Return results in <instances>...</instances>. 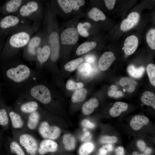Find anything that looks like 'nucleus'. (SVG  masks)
<instances>
[{"label":"nucleus","instance_id":"c9c22d12","mask_svg":"<svg viewBox=\"0 0 155 155\" xmlns=\"http://www.w3.org/2000/svg\"><path fill=\"white\" fill-rule=\"evenodd\" d=\"M146 70L151 84L155 86V66L153 64H149L147 66Z\"/></svg>","mask_w":155,"mask_h":155},{"label":"nucleus","instance_id":"5fc2aeb1","mask_svg":"<svg viewBox=\"0 0 155 155\" xmlns=\"http://www.w3.org/2000/svg\"><path fill=\"white\" fill-rule=\"evenodd\" d=\"M111 88L113 90H115L117 89V87L115 85H112L111 86Z\"/></svg>","mask_w":155,"mask_h":155},{"label":"nucleus","instance_id":"09e8293b","mask_svg":"<svg viewBox=\"0 0 155 155\" xmlns=\"http://www.w3.org/2000/svg\"><path fill=\"white\" fill-rule=\"evenodd\" d=\"M115 152L116 155H124L123 148L121 146L118 147L115 149Z\"/></svg>","mask_w":155,"mask_h":155},{"label":"nucleus","instance_id":"473e14b6","mask_svg":"<svg viewBox=\"0 0 155 155\" xmlns=\"http://www.w3.org/2000/svg\"><path fill=\"white\" fill-rule=\"evenodd\" d=\"M84 59L82 58H79L69 61L64 66L65 69L69 71L74 70L83 62Z\"/></svg>","mask_w":155,"mask_h":155},{"label":"nucleus","instance_id":"9d476101","mask_svg":"<svg viewBox=\"0 0 155 155\" xmlns=\"http://www.w3.org/2000/svg\"><path fill=\"white\" fill-rule=\"evenodd\" d=\"M49 32L48 42L51 49V59L53 62L59 58V36L55 31Z\"/></svg>","mask_w":155,"mask_h":155},{"label":"nucleus","instance_id":"5701e85b","mask_svg":"<svg viewBox=\"0 0 155 155\" xmlns=\"http://www.w3.org/2000/svg\"><path fill=\"white\" fill-rule=\"evenodd\" d=\"M98 105V100L95 98H92L83 104L82 108V112L85 115H89L93 112Z\"/></svg>","mask_w":155,"mask_h":155},{"label":"nucleus","instance_id":"2eb2a0df","mask_svg":"<svg viewBox=\"0 0 155 155\" xmlns=\"http://www.w3.org/2000/svg\"><path fill=\"white\" fill-rule=\"evenodd\" d=\"M140 17L139 14L137 12L130 13L127 18L124 19L121 22L120 25L121 30L126 31L133 28L138 23Z\"/></svg>","mask_w":155,"mask_h":155},{"label":"nucleus","instance_id":"49530a36","mask_svg":"<svg viewBox=\"0 0 155 155\" xmlns=\"http://www.w3.org/2000/svg\"><path fill=\"white\" fill-rule=\"evenodd\" d=\"M85 60L87 62L89 63H94L96 60V57L92 55H86L85 57Z\"/></svg>","mask_w":155,"mask_h":155},{"label":"nucleus","instance_id":"79ce46f5","mask_svg":"<svg viewBox=\"0 0 155 155\" xmlns=\"http://www.w3.org/2000/svg\"><path fill=\"white\" fill-rule=\"evenodd\" d=\"M108 94L110 97L115 98H119L123 96V93L121 91H116L113 90L108 91Z\"/></svg>","mask_w":155,"mask_h":155},{"label":"nucleus","instance_id":"f03ea898","mask_svg":"<svg viewBox=\"0 0 155 155\" xmlns=\"http://www.w3.org/2000/svg\"><path fill=\"white\" fill-rule=\"evenodd\" d=\"M12 131L13 137L19 143L27 155H38L39 142L32 132L27 130Z\"/></svg>","mask_w":155,"mask_h":155},{"label":"nucleus","instance_id":"13d9d810","mask_svg":"<svg viewBox=\"0 0 155 155\" xmlns=\"http://www.w3.org/2000/svg\"><path fill=\"white\" fill-rule=\"evenodd\" d=\"M1 133H0V141H1Z\"/></svg>","mask_w":155,"mask_h":155},{"label":"nucleus","instance_id":"a878e982","mask_svg":"<svg viewBox=\"0 0 155 155\" xmlns=\"http://www.w3.org/2000/svg\"><path fill=\"white\" fill-rule=\"evenodd\" d=\"M96 46V43L94 41L84 42L80 45L76 51V54L80 55L86 53L94 48Z\"/></svg>","mask_w":155,"mask_h":155},{"label":"nucleus","instance_id":"c85d7f7f","mask_svg":"<svg viewBox=\"0 0 155 155\" xmlns=\"http://www.w3.org/2000/svg\"><path fill=\"white\" fill-rule=\"evenodd\" d=\"M129 74L132 77L136 78H140L143 75L145 69L143 66L136 68L134 65H129L127 68Z\"/></svg>","mask_w":155,"mask_h":155},{"label":"nucleus","instance_id":"a211bd4d","mask_svg":"<svg viewBox=\"0 0 155 155\" xmlns=\"http://www.w3.org/2000/svg\"><path fill=\"white\" fill-rule=\"evenodd\" d=\"M138 44V39L136 36L131 35L127 37L124 44L123 49L125 53L127 55L133 54L136 49Z\"/></svg>","mask_w":155,"mask_h":155},{"label":"nucleus","instance_id":"c756f323","mask_svg":"<svg viewBox=\"0 0 155 155\" xmlns=\"http://www.w3.org/2000/svg\"><path fill=\"white\" fill-rule=\"evenodd\" d=\"M63 143L65 148L68 150H72L75 147V139L74 137L70 134H65L63 136Z\"/></svg>","mask_w":155,"mask_h":155},{"label":"nucleus","instance_id":"f704fd0d","mask_svg":"<svg viewBox=\"0 0 155 155\" xmlns=\"http://www.w3.org/2000/svg\"><path fill=\"white\" fill-rule=\"evenodd\" d=\"M146 41L150 48L155 49V29H150L147 33L146 37Z\"/></svg>","mask_w":155,"mask_h":155},{"label":"nucleus","instance_id":"b1692460","mask_svg":"<svg viewBox=\"0 0 155 155\" xmlns=\"http://www.w3.org/2000/svg\"><path fill=\"white\" fill-rule=\"evenodd\" d=\"M141 100L144 104L155 109V95L152 92L146 91L142 94Z\"/></svg>","mask_w":155,"mask_h":155},{"label":"nucleus","instance_id":"6e6d98bb","mask_svg":"<svg viewBox=\"0 0 155 155\" xmlns=\"http://www.w3.org/2000/svg\"><path fill=\"white\" fill-rule=\"evenodd\" d=\"M133 155H146L144 154H139L136 152H135L133 153Z\"/></svg>","mask_w":155,"mask_h":155},{"label":"nucleus","instance_id":"58836bf2","mask_svg":"<svg viewBox=\"0 0 155 155\" xmlns=\"http://www.w3.org/2000/svg\"><path fill=\"white\" fill-rule=\"evenodd\" d=\"M70 5L73 10H78L80 7L84 5L85 1L84 0H69Z\"/></svg>","mask_w":155,"mask_h":155},{"label":"nucleus","instance_id":"72a5a7b5","mask_svg":"<svg viewBox=\"0 0 155 155\" xmlns=\"http://www.w3.org/2000/svg\"><path fill=\"white\" fill-rule=\"evenodd\" d=\"M94 148L93 144L90 142H86L82 144L79 151L80 155H88L93 150Z\"/></svg>","mask_w":155,"mask_h":155},{"label":"nucleus","instance_id":"412c9836","mask_svg":"<svg viewBox=\"0 0 155 155\" xmlns=\"http://www.w3.org/2000/svg\"><path fill=\"white\" fill-rule=\"evenodd\" d=\"M128 107L127 103L123 102H115L109 110L110 115L113 117L119 116L121 113L127 110Z\"/></svg>","mask_w":155,"mask_h":155},{"label":"nucleus","instance_id":"4468645a","mask_svg":"<svg viewBox=\"0 0 155 155\" xmlns=\"http://www.w3.org/2000/svg\"><path fill=\"white\" fill-rule=\"evenodd\" d=\"M40 119V115L37 111L28 115L26 118V129L31 132L36 131Z\"/></svg>","mask_w":155,"mask_h":155},{"label":"nucleus","instance_id":"6e6552de","mask_svg":"<svg viewBox=\"0 0 155 155\" xmlns=\"http://www.w3.org/2000/svg\"><path fill=\"white\" fill-rule=\"evenodd\" d=\"M30 93L33 98L43 104H48L51 100L50 91L44 85H39L33 87L31 90Z\"/></svg>","mask_w":155,"mask_h":155},{"label":"nucleus","instance_id":"f8f14e48","mask_svg":"<svg viewBox=\"0 0 155 155\" xmlns=\"http://www.w3.org/2000/svg\"><path fill=\"white\" fill-rule=\"evenodd\" d=\"M8 114L12 130H26L25 118L20 114L13 111H10Z\"/></svg>","mask_w":155,"mask_h":155},{"label":"nucleus","instance_id":"f257e3e1","mask_svg":"<svg viewBox=\"0 0 155 155\" xmlns=\"http://www.w3.org/2000/svg\"><path fill=\"white\" fill-rule=\"evenodd\" d=\"M40 24V22H33L12 33L4 43L3 53H13L24 48L38 31Z\"/></svg>","mask_w":155,"mask_h":155},{"label":"nucleus","instance_id":"aec40b11","mask_svg":"<svg viewBox=\"0 0 155 155\" xmlns=\"http://www.w3.org/2000/svg\"><path fill=\"white\" fill-rule=\"evenodd\" d=\"M149 120L146 117L141 115H137L131 119L130 123V127L134 130H137L141 128L144 125H147Z\"/></svg>","mask_w":155,"mask_h":155},{"label":"nucleus","instance_id":"39448f33","mask_svg":"<svg viewBox=\"0 0 155 155\" xmlns=\"http://www.w3.org/2000/svg\"><path fill=\"white\" fill-rule=\"evenodd\" d=\"M36 130L43 138L53 140L57 139L61 133L60 129L58 127L50 125L46 121L40 122Z\"/></svg>","mask_w":155,"mask_h":155},{"label":"nucleus","instance_id":"7ed1b4c3","mask_svg":"<svg viewBox=\"0 0 155 155\" xmlns=\"http://www.w3.org/2000/svg\"><path fill=\"white\" fill-rule=\"evenodd\" d=\"M30 24V21L17 15L10 14L0 18V36L10 35L15 31Z\"/></svg>","mask_w":155,"mask_h":155},{"label":"nucleus","instance_id":"dca6fc26","mask_svg":"<svg viewBox=\"0 0 155 155\" xmlns=\"http://www.w3.org/2000/svg\"><path fill=\"white\" fill-rule=\"evenodd\" d=\"M6 146L7 155H27L21 145L13 137L8 140Z\"/></svg>","mask_w":155,"mask_h":155},{"label":"nucleus","instance_id":"ddd939ff","mask_svg":"<svg viewBox=\"0 0 155 155\" xmlns=\"http://www.w3.org/2000/svg\"><path fill=\"white\" fill-rule=\"evenodd\" d=\"M58 144L54 140L44 139L39 143L38 155H44L48 153L56 152Z\"/></svg>","mask_w":155,"mask_h":155},{"label":"nucleus","instance_id":"ea45409f","mask_svg":"<svg viewBox=\"0 0 155 155\" xmlns=\"http://www.w3.org/2000/svg\"><path fill=\"white\" fill-rule=\"evenodd\" d=\"M117 138L115 136H105L102 137L100 139V142L103 144L113 143L117 141Z\"/></svg>","mask_w":155,"mask_h":155},{"label":"nucleus","instance_id":"3c124183","mask_svg":"<svg viewBox=\"0 0 155 155\" xmlns=\"http://www.w3.org/2000/svg\"><path fill=\"white\" fill-rule=\"evenodd\" d=\"M82 26L85 29L87 30L90 28L91 25L89 22H86L82 24Z\"/></svg>","mask_w":155,"mask_h":155},{"label":"nucleus","instance_id":"a19ab883","mask_svg":"<svg viewBox=\"0 0 155 155\" xmlns=\"http://www.w3.org/2000/svg\"><path fill=\"white\" fill-rule=\"evenodd\" d=\"M77 28L78 32L82 36L86 37L89 35L88 32L83 27L82 24L81 23L78 24Z\"/></svg>","mask_w":155,"mask_h":155},{"label":"nucleus","instance_id":"bb28decb","mask_svg":"<svg viewBox=\"0 0 155 155\" xmlns=\"http://www.w3.org/2000/svg\"><path fill=\"white\" fill-rule=\"evenodd\" d=\"M120 85L125 88L128 92L133 91L137 85V82L132 79L127 78H122L119 81Z\"/></svg>","mask_w":155,"mask_h":155},{"label":"nucleus","instance_id":"4c0bfd02","mask_svg":"<svg viewBox=\"0 0 155 155\" xmlns=\"http://www.w3.org/2000/svg\"><path fill=\"white\" fill-rule=\"evenodd\" d=\"M84 85L81 82H75L73 81L68 80L66 84V87L69 90H73L82 88Z\"/></svg>","mask_w":155,"mask_h":155},{"label":"nucleus","instance_id":"6ab92c4d","mask_svg":"<svg viewBox=\"0 0 155 155\" xmlns=\"http://www.w3.org/2000/svg\"><path fill=\"white\" fill-rule=\"evenodd\" d=\"M115 59V57L112 52L107 51L104 53L102 55L99 61V68L102 71L106 70Z\"/></svg>","mask_w":155,"mask_h":155},{"label":"nucleus","instance_id":"37998d69","mask_svg":"<svg viewBox=\"0 0 155 155\" xmlns=\"http://www.w3.org/2000/svg\"><path fill=\"white\" fill-rule=\"evenodd\" d=\"M82 125L86 128L92 129L95 127V125L87 119H84L82 122Z\"/></svg>","mask_w":155,"mask_h":155},{"label":"nucleus","instance_id":"4d7b16f0","mask_svg":"<svg viewBox=\"0 0 155 155\" xmlns=\"http://www.w3.org/2000/svg\"><path fill=\"white\" fill-rule=\"evenodd\" d=\"M83 130L84 131V132H86V131H87V129L86 128H84L83 129Z\"/></svg>","mask_w":155,"mask_h":155},{"label":"nucleus","instance_id":"e433bc0d","mask_svg":"<svg viewBox=\"0 0 155 155\" xmlns=\"http://www.w3.org/2000/svg\"><path fill=\"white\" fill-rule=\"evenodd\" d=\"M57 2L63 11L65 13H70L72 8L68 0H57Z\"/></svg>","mask_w":155,"mask_h":155},{"label":"nucleus","instance_id":"0eeeda50","mask_svg":"<svg viewBox=\"0 0 155 155\" xmlns=\"http://www.w3.org/2000/svg\"><path fill=\"white\" fill-rule=\"evenodd\" d=\"M43 35L41 32H36L31 38L24 47L26 55L30 58L36 57L38 49L43 42Z\"/></svg>","mask_w":155,"mask_h":155},{"label":"nucleus","instance_id":"de8ad7c7","mask_svg":"<svg viewBox=\"0 0 155 155\" xmlns=\"http://www.w3.org/2000/svg\"><path fill=\"white\" fill-rule=\"evenodd\" d=\"M137 146L139 149L142 151L144 150L146 148V144L143 141L140 140L137 142Z\"/></svg>","mask_w":155,"mask_h":155},{"label":"nucleus","instance_id":"7c9ffc66","mask_svg":"<svg viewBox=\"0 0 155 155\" xmlns=\"http://www.w3.org/2000/svg\"><path fill=\"white\" fill-rule=\"evenodd\" d=\"M10 121L8 114L4 108L0 109V125L5 129L9 127Z\"/></svg>","mask_w":155,"mask_h":155},{"label":"nucleus","instance_id":"20e7f679","mask_svg":"<svg viewBox=\"0 0 155 155\" xmlns=\"http://www.w3.org/2000/svg\"><path fill=\"white\" fill-rule=\"evenodd\" d=\"M40 1L36 0H27L15 13L22 18L33 22H40L41 14Z\"/></svg>","mask_w":155,"mask_h":155},{"label":"nucleus","instance_id":"864d4df0","mask_svg":"<svg viewBox=\"0 0 155 155\" xmlns=\"http://www.w3.org/2000/svg\"><path fill=\"white\" fill-rule=\"evenodd\" d=\"M145 153L147 154H150L152 151V149L150 148H147L146 149H145Z\"/></svg>","mask_w":155,"mask_h":155},{"label":"nucleus","instance_id":"393cba45","mask_svg":"<svg viewBox=\"0 0 155 155\" xmlns=\"http://www.w3.org/2000/svg\"><path fill=\"white\" fill-rule=\"evenodd\" d=\"M38 108V103L34 101H30L22 104L20 109L23 113L28 114L37 111Z\"/></svg>","mask_w":155,"mask_h":155},{"label":"nucleus","instance_id":"603ef678","mask_svg":"<svg viewBox=\"0 0 155 155\" xmlns=\"http://www.w3.org/2000/svg\"><path fill=\"white\" fill-rule=\"evenodd\" d=\"M100 154L104 155L106 153L107 150L105 148H102L100 149Z\"/></svg>","mask_w":155,"mask_h":155},{"label":"nucleus","instance_id":"8fccbe9b","mask_svg":"<svg viewBox=\"0 0 155 155\" xmlns=\"http://www.w3.org/2000/svg\"><path fill=\"white\" fill-rule=\"evenodd\" d=\"M102 148H106L107 150L108 151H111L113 149V147L112 145L110 144H108L105 146H103Z\"/></svg>","mask_w":155,"mask_h":155},{"label":"nucleus","instance_id":"bf43d9fd","mask_svg":"<svg viewBox=\"0 0 155 155\" xmlns=\"http://www.w3.org/2000/svg\"><path fill=\"white\" fill-rule=\"evenodd\" d=\"M98 155H102V154H100V153Z\"/></svg>","mask_w":155,"mask_h":155},{"label":"nucleus","instance_id":"a18cd8bd","mask_svg":"<svg viewBox=\"0 0 155 155\" xmlns=\"http://www.w3.org/2000/svg\"><path fill=\"white\" fill-rule=\"evenodd\" d=\"M91 137L92 136L90 133L89 132L86 131L81 137V140L82 141L86 142L90 140Z\"/></svg>","mask_w":155,"mask_h":155},{"label":"nucleus","instance_id":"c03bdc74","mask_svg":"<svg viewBox=\"0 0 155 155\" xmlns=\"http://www.w3.org/2000/svg\"><path fill=\"white\" fill-rule=\"evenodd\" d=\"M116 0H104L106 7L109 10H111L113 8L115 4Z\"/></svg>","mask_w":155,"mask_h":155},{"label":"nucleus","instance_id":"f3484780","mask_svg":"<svg viewBox=\"0 0 155 155\" xmlns=\"http://www.w3.org/2000/svg\"><path fill=\"white\" fill-rule=\"evenodd\" d=\"M43 42L38 49L36 57L38 61L41 63L46 62L51 54V49L49 43L43 44Z\"/></svg>","mask_w":155,"mask_h":155},{"label":"nucleus","instance_id":"4be33fe9","mask_svg":"<svg viewBox=\"0 0 155 155\" xmlns=\"http://www.w3.org/2000/svg\"><path fill=\"white\" fill-rule=\"evenodd\" d=\"M78 72L82 77L87 78L92 75L93 70L92 67L89 63H82L78 67Z\"/></svg>","mask_w":155,"mask_h":155},{"label":"nucleus","instance_id":"9b49d317","mask_svg":"<svg viewBox=\"0 0 155 155\" xmlns=\"http://www.w3.org/2000/svg\"><path fill=\"white\" fill-rule=\"evenodd\" d=\"M78 31L73 27L65 29L60 36L61 43L63 44H75L78 41Z\"/></svg>","mask_w":155,"mask_h":155},{"label":"nucleus","instance_id":"2f4dec72","mask_svg":"<svg viewBox=\"0 0 155 155\" xmlns=\"http://www.w3.org/2000/svg\"><path fill=\"white\" fill-rule=\"evenodd\" d=\"M87 92V90L85 88L77 90L74 92L72 96V101L73 102L82 101L85 99Z\"/></svg>","mask_w":155,"mask_h":155},{"label":"nucleus","instance_id":"052dcab7","mask_svg":"<svg viewBox=\"0 0 155 155\" xmlns=\"http://www.w3.org/2000/svg\"><path fill=\"white\" fill-rule=\"evenodd\" d=\"M1 14V11H0V14Z\"/></svg>","mask_w":155,"mask_h":155},{"label":"nucleus","instance_id":"1a4fd4ad","mask_svg":"<svg viewBox=\"0 0 155 155\" xmlns=\"http://www.w3.org/2000/svg\"><path fill=\"white\" fill-rule=\"evenodd\" d=\"M27 0H8L0 7L1 14L4 16L16 12Z\"/></svg>","mask_w":155,"mask_h":155},{"label":"nucleus","instance_id":"cd10ccee","mask_svg":"<svg viewBox=\"0 0 155 155\" xmlns=\"http://www.w3.org/2000/svg\"><path fill=\"white\" fill-rule=\"evenodd\" d=\"M88 16L94 21L97 22L99 20L103 21L106 19L104 13L96 7H93L88 13Z\"/></svg>","mask_w":155,"mask_h":155},{"label":"nucleus","instance_id":"423d86ee","mask_svg":"<svg viewBox=\"0 0 155 155\" xmlns=\"http://www.w3.org/2000/svg\"><path fill=\"white\" fill-rule=\"evenodd\" d=\"M30 74V70L29 67L22 64L9 69L6 73L8 78L17 82H21L27 79Z\"/></svg>","mask_w":155,"mask_h":155}]
</instances>
